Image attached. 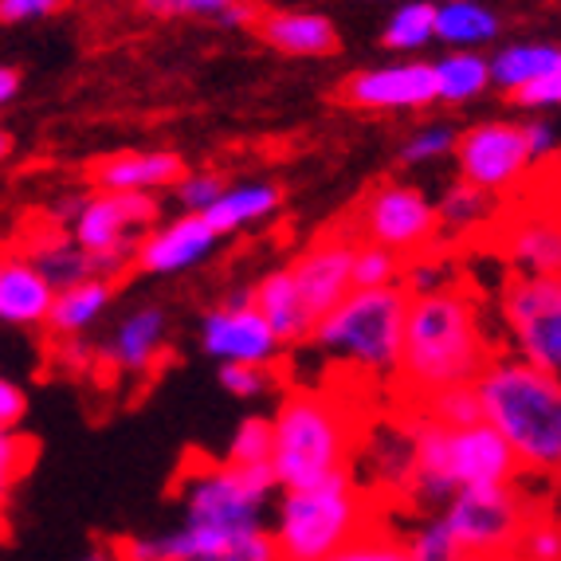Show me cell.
I'll list each match as a JSON object with an SVG mask.
<instances>
[{"mask_svg": "<svg viewBox=\"0 0 561 561\" xmlns=\"http://www.w3.org/2000/svg\"><path fill=\"white\" fill-rule=\"evenodd\" d=\"M491 346L495 342L483 327V310L459 283L412 295L397 369L404 404L424 401L451 385H476L495 357Z\"/></svg>", "mask_w": 561, "mask_h": 561, "instance_id": "1", "label": "cell"}, {"mask_svg": "<svg viewBox=\"0 0 561 561\" xmlns=\"http://www.w3.org/2000/svg\"><path fill=\"white\" fill-rule=\"evenodd\" d=\"M476 389L483 421L511 444L523 476L561 483V377L515 354H495Z\"/></svg>", "mask_w": 561, "mask_h": 561, "instance_id": "2", "label": "cell"}, {"mask_svg": "<svg viewBox=\"0 0 561 561\" xmlns=\"http://www.w3.org/2000/svg\"><path fill=\"white\" fill-rule=\"evenodd\" d=\"M404 424L412 436V468L401 499H409L428 515L448 503L456 491L523 479L511 444L486 421L451 428V424H436L404 404Z\"/></svg>", "mask_w": 561, "mask_h": 561, "instance_id": "3", "label": "cell"}, {"mask_svg": "<svg viewBox=\"0 0 561 561\" xmlns=\"http://www.w3.org/2000/svg\"><path fill=\"white\" fill-rule=\"evenodd\" d=\"M272 471L283 486H307L350 471L365 440L357 412L330 389L287 385L272 412Z\"/></svg>", "mask_w": 561, "mask_h": 561, "instance_id": "4", "label": "cell"}, {"mask_svg": "<svg viewBox=\"0 0 561 561\" xmlns=\"http://www.w3.org/2000/svg\"><path fill=\"white\" fill-rule=\"evenodd\" d=\"M409 302L412 295L401 283L354 287L314 322L307 346L342 374H354L362 381H397Z\"/></svg>", "mask_w": 561, "mask_h": 561, "instance_id": "5", "label": "cell"}, {"mask_svg": "<svg viewBox=\"0 0 561 561\" xmlns=\"http://www.w3.org/2000/svg\"><path fill=\"white\" fill-rule=\"evenodd\" d=\"M377 523L369 486L350 471L319 479L307 486H283L272 503L275 550L283 561H322L350 546L362 530Z\"/></svg>", "mask_w": 561, "mask_h": 561, "instance_id": "6", "label": "cell"}, {"mask_svg": "<svg viewBox=\"0 0 561 561\" xmlns=\"http://www.w3.org/2000/svg\"><path fill=\"white\" fill-rule=\"evenodd\" d=\"M51 216H56L51 225L67 228L94 255L99 275L106 279H122L126 272H134L138 240L165 220L161 193H106V188L56 201Z\"/></svg>", "mask_w": 561, "mask_h": 561, "instance_id": "7", "label": "cell"}, {"mask_svg": "<svg viewBox=\"0 0 561 561\" xmlns=\"http://www.w3.org/2000/svg\"><path fill=\"white\" fill-rule=\"evenodd\" d=\"M542 503H534L523 491V479L511 483H483L456 491L440 506V518L456 534L463 558H495V553H515L526 523Z\"/></svg>", "mask_w": 561, "mask_h": 561, "instance_id": "8", "label": "cell"}, {"mask_svg": "<svg viewBox=\"0 0 561 561\" xmlns=\"http://www.w3.org/2000/svg\"><path fill=\"white\" fill-rule=\"evenodd\" d=\"M495 307L506 354L561 377V275H511Z\"/></svg>", "mask_w": 561, "mask_h": 561, "instance_id": "9", "label": "cell"}, {"mask_svg": "<svg viewBox=\"0 0 561 561\" xmlns=\"http://www.w3.org/2000/svg\"><path fill=\"white\" fill-rule=\"evenodd\" d=\"M451 161H456V178L486 188L503 205L523 201L538 185V165H534L530 146H526L523 122L491 118L459 130Z\"/></svg>", "mask_w": 561, "mask_h": 561, "instance_id": "10", "label": "cell"}, {"mask_svg": "<svg viewBox=\"0 0 561 561\" xmlns=\"http://www.w3.org/2000/svg\"><path fill=\"white\" fill-rule=\"evenodd\" d=\"M350 232L357 240L381 243L401 260L424 255L440 243V216L436 201L412 181H377L362 197Z\"/></svg>", "mask_w": 561, "mask_h": 561, "instance_id": "11", "label": "cell"}, {"mask_svg": "<svg viewBox=\"0 0 561 561\" xmlns=\"http://www.w3.org/2000/svg\"><path fill=\"white\" fill-rule=\"evenodd\" d=\"M197 342H201V354L213 357L216 365H232V362L279 365V357L287 354V346H283V337L267 322V314L255 307L252 290L228 295L216 307H208L201 314Z\"/></svg>", "mask_w": 561, "mask_h": 561, "instance_id": "12", "label": "cell"}, {"mask_svg": "<svg viewBox=\"0 0 561 561\" xmlns=\"http://www.w3.org/2000/svg\"><path fill=\"white\" fill-rule=\"evenodd\" d=\"M491 248L503 255L511 275H561V208L526 193L491 232Z\"/></svg>", "mask_w": 561, "mask_h": 561, "instance_id": "13", "label": "cell"}, {"mask_svg": "<svg viewBox=\"0 0 561 561\" xmlns=\"http://www.w3.org/2000/svg\"><path fill=\"white\" fill-rule=\"evenodd\" d=\"M220 243H225V236L216 232L201 213H178L138 240L134 272L150 275V279H173V275L197 272L201 263H208L220 252Z\"/></svg>", "mask_w": 561, "mask_h": 561, "instance_id": "14", "label": "cell"}, {"mask_svg": "<svg viewBox=\"0 0 561 561\" xmlns=\"http://www.w3.org/2000/svg\"><path fill=\"white\" fill-rule=\"evenodd\" d=\"M342 106L377 114H404V111H428L440 103L436 94V67L432 64H393V67H369L342 79L334 91Z\"/></svg>", "mask_w": 561, "mask_h": 561, "instance_id": "15", "label": "cell"}, {"mask_svg": "<svg viewBox=\"0 0 561 561\" xmlns=\"http://www.w3.org/2000/svg\"><path fill=\"white\" fill-rule=\"evenodd\" d=\"M354 248H357V236L350 232V228H337V232L310 240L307 248L290 260V275L299 283L314 322L354 290Z\"/></svg>", "mask_w": 561, "mask_h": 561, "instance_id": "16", "label": "cell"}, {"mask_svg": "<svg viewBox=\"0 0 561 561\" xmlns=\"http://www.w3.org/2000/svg\"><path fill=\"white\" fill-rule=\"evenodd\" d=\"M169 354V314L158 302H134L114 319L99 357L118 377H153Z\"/></svg>", "mask_w": 561, "mask_h": 561, "instance_id": "17", "label": "cell"}, {"mask_svg": "<svg viewBox=\"0 0 561 561\" xmlns=\"http://www.w3.org/2000/svg\"><path fill=\"white\" fill-rule=\"evenodd\" d=\"M185 173V158L173 150H118L87 169L91 185L106 193H169Z\"/></svg>", "mask_w": 561, "mask_h": 561, "instance_id": "18", "label": "cell"}, {"mask_svg": "<svg viewBox=\"0 0 561 561\" xmlns=\"http://www.w3.org/2000/svg\"><path fill=\"white\" fill-rule=\"evenodd\" d=\"M56 302V287L28 255H0V327L44 330Z\"/></svg>", "mask_w": 561, "mask_h": 561, "instance_id": "19", "label": "cell"}, {"mask_svg": "<svg viewBox=\"0 0 561 561\" xmlns=\"http://www.w3.org/2000/svg\"><path fill=\"white\" fill-rule=\"evenodd\" d=\"M252 32L267 47L283 51V56L299 59H327L342 47L334 20H327L322 12H299V9H260Z\"/></svg>", "mask_w": 561, "mask_h": 561, "instance_id": "20", "label": "cell"}, {"mask_svg": "<svg viewBox=\"0 0 561 561\" xmlns=\"http://www.w3.org/2000/svg\"><path fill=\"white\" fill-rule=\"evenodd\" d=\"M503 201L491 197L486 188L456 178L440 197H436V216H440V240L448 243H476L491 240L495 225L503 220Z\"/></svg>", "mask_w": 561, "mask_h": 561, "instance_id": "21", "label": "cell"}, {"mask_svg": "<svg viewBox=\"0 0 561 561\" xmlns=\"http://www.w3.org/2000/svg\"><path fill=\"white\" fill-rule=\"evenodd\" d=\"M114 299H118V279H106V275H91L83 283L59 287L44 330L56 342H79L111 314Z\"/></svg>", "mask_w": 561, "mask_h": 561, "instance_id": "22", "label": "cell"}, {"mask_svg": "<svg viewBox=\"0 0 561 561\" xmlns=\"http://www.w3.org/2000/svg\"><path fill=\"white\" fill-rule=\"evenodd\" d=\"M255 307L267 314V322L275 327V334L283 337V346H307L314 334V314H310L307 299H302L299 283L290 275V263H279L272 272H263L252 287Z\"/></svg>", "mask_w": 561, "mask_h": 561, "instance_id": "23", "label": "cell"}, {"mask_svg": "<svg viewBox=\"0 0 561 561\" xmlns=\"http://www.w3.org/2000/svg\"><path fill=\"white\" fill-rule=\"evenodd\" d=\"M279 208H283V188L275 181H228L220 201L201 216L228 240V236H240L248 228L267 225Z\"/></svg>", "mask_w": 561, "mask_h": 561, "instance_id": "24", "label": "cell"}, {"mask_svg": "<svg viewBox=\"0 0 561 561\" xmlns=\"http://www.w3.org/2000/svg\"><path fill=\"white\" fill-rule=\"evenodd\" d=\"M24 255H28L39 272L51 279V287H56V290L99 275V263H94V255L87 252L83 243L67 232V228L51 225V220H47V228H39V232L28 236V252H24Z\"/></svg>", "mask_w": 561, "mask_h": 561, "instance_id": "25", "label": "cell"}, {"mask_svg": "<svg viewBox=\"0 0 561 561\" xmlns=\"http://www.w3.org/2000/svg\"><path fill=\"white\" fill-rule=\"evenodd\" d=\"M432 67H436V94L448 106L476 103L479 94H486V87L495 83L491 79V59H483L479 51H463V47H456L451 56L436 59Z\"/></svg>", "mask_w": 561, "mask_h": 561, "instance_id": "26", "label": "cell"}, {"mask_svg": "<svg viewBox=\"0 0 561 561\" xmlns=\"http://www.w3.org/2000/svg\"><path fill=\"white\" fill-rule=\"evenodd\" d=\"M499 36V16L476 0H448L436 9V39L463 51H476L479 44H491Z\"/></svg>", "mask_w": 561, "mask_h": 561, "instance_id": "27", "label": "cell"}, {"mask_svg": "<svg viewBox=\"0 0 561 561\" xmlns=\"http://www.w3.org/2000/svg\"><path fill=\"white\" fill-rule=\"evenodd\" d=\"M561 67V47H550V44H515V47H503L495 59H491V79L503 94L518 91L526 87L530 79L546 76Z\"/></svg>", "mask_w": 561, "mask_h": 561, "instance_id": "28", "label": "cell"}, {"mask_svg": "<svg viewBox=\"0 0 561 561\" xmlns=\"http://www.w3.org/2000/svg\"><path fill=\"white\" fill-rule=\"evenodd\" d=\"M456 141H459V130L451 126V122H424V126L404 134L401 150H397V161L409 169L440 165V161L456 158Z\"/></svg>", "mask_w": 561, "mask_h": 561, "instance_id": "29", "label": "cell"}, {"mask_svg": "<svg viewBox=\"0 0 561 561\" xmlns=\"http://www.w3.org/2000/svg\"><path fill=\"white\" fill-rule=\"evenodd\" d=\"M436 36V4L432 0H409L389 16L381 32V44L389 51H416Z\"/></svg>", "mask_w": 561, "mask_h": 561, "instance_id": "30", "label": "cell"}, {"mask_svg": "<svg viewBox=\"0 0 561 561\" xmlns=\"http://www.w3.org/2000/svg\"><path fill=\"white\" fill-rule=\"evenodd\" d=\"M220 377V389L236 401H263V397L283 393L287 385H283L279 365H252V362H232V365H220L216 369Z\"/></svg>", "mask_w": 561, "mask_h": 561, "instance_id": "31", "label": "cell"}, {"mask_svg": "<svg viewBox=\"0 0 561 561\" xmlns=\"http://www.w3.org/2000/svg\"><path fill=\"white\" fill-rule=\"evenodd\" d=\"M409 409H416L421 416L436 424H476L483 421V404H479V389L476 385H451V389H440V393L424 397V401H412Z\"/></svg>", "mask_w": 561, "mask_h": 561, "instance_id": "32", "label": "cell"}, {"mask_svg": "<svg viewBox=\"0 0 561 561\" xmlns=\"http://www.w3.org/2000/svg\"><path fill=\"white\" fill-rule=\"evenodd\" d=\"M404 538V550H409V561H463V550H459L456 534L448 530V523L440 518V511L424 515L416 526H409Z\"/></svg>", "mask_w": 561, "mask_h": 561, "instance_id": "33", "label": "cell"}, {"mask_svg": "<svg viewBox=\"0 0 561 561\" xmlns=\"http://www.w3.org/2000/svg\"><path fill=\"white\" fill-rule=\"evenodd\" d=\"M272 416H243L228 436L225 459L240 468H272Z\"/></svg>", "mask_w": 561, "mask_h": 561, "instance_id": "34", "label": "cell"}, {"mask_svg": "<svg viewBox=\"0 0 561 561\" xmlns=\"http://www.w3.org/2000/svg\"><path fill=\"white\" fill-rule=\"evenodd\" d=\"M518 561H561V511L538 506L515 546Z\"/></svg>", "mask_w": 561, "mask_h": 561, "instance_id": "35", "label": "cell"}, {"mask_svg": "<svg viewBox=\"0 0 561 561\" xmlns=\"http://www.w3.org/2000/svg\"><path fill=\"white\" fill-rule=\"evenodd\" d=\"M322 561H409V550H404V538L393 534L389 526H369L362 530L350 546H342L337 553Z\"/></svg>", "mask_w": 561, "mask_h": 561, "instance_id": "36", "label": "cell"}, {"mask_svg": "<svg viewBox=\"0 0 561 561\" xmlns=\"http://www.w3.org/2000/svg\"><path fill=\"white\" fill-rule=\"evenodd\" d=\"M404 260L381 243L357 240L354 248V287H389V283H401Z\"/></svg>", "mask_w": 561, "mask_h": 561, "instance_id": "37", "label": "cell"}, {"mask_svg": "<svg viewBox=\"0 0 561 561\" xmlns=\"http://www.w3.org/2000/svg\"><path fill=\"white\" fill-rule=\"evenodd\" d=\"M181 561H279V550H275L272 530H255V534H243V538L205 546V550L188 553Z\"/></svg>", "mask_w": 561, "mask_h": 561, "instance_id": "38", "label": "cell"}, {"mask_svg": "<svg viewBox=\"0 0 561 561\" xmlns=\"http://www.w3.org/2000/svg\"><path fill=\"white\" fill-rule=\"evenodd\" d=\"M225 188H228L225 173H213V169H188L185 178L169 188V197L178 201V213H208V208L220 201Z\"/></svg>", "mask_w": 561, "mask_h": 561, "instance_id": "39", "label": "cell"}, {"mask_svg": "<svg viewBox=\"0 0 561 561\" xmlns=\"http://www.w3.org/2000/svg\"><path fill=\"white\" fill-rule=\"evenodd\" d=\"M36 444L24 432H0V511H9L12 491L24 479V471L32 468Z\"/></svg>", "mask_w": 561, "mask_h": 561, "instance_id": "40", "label": "cell"}, {"mask_svg": "<svg viewBox=\"0 0 561 561\" xmlns=\"http://www.w3.org/2000/svg\"><path fill=\"white\" fill-rule=\"evenodd\" d=\"M506 103L518 106V111H530V114H546V111H561V67L546 71V76L530 79L526 87L506 94Z\"/></svg>", "mask_w": 561, "mask_h": 561, "instance_id": "41", "label": "cell"}, {"mask_svg": "<svg viewBox=\"0 0 561 561\" xmlns=\"http://www.w3.org/2000/svg\"><path fill=\"white\" fill-rule=\"evenodd\" d=\"M523 134H526V146H530V158H534V165H538V173L550 169L553 161L561 158V126L553 118L530 114V118H523Z\"/></svg>", "mask_w": 561, "mask_h": 561, "instance_id": "42", "label": "cell"}, {"mask_svg": "<svg viewBox=\"0 0 561 561\" xmlns=\"http://www.w3.org/2000/svg\"><path fill=\"white\" fill-rule=\"evenodd\" d=\"M448 267L444 260H436V252H424V255H412L404 260V272H401V287L409 295H428V290H440L448 287Z\"/></svg>", "mask_w": 561, "mask_h": 561, "instance_id": "43", "label": "cell"}, {"mask_svg": "<svg viewBox=\"0 0 561 561\" xmlns=\"http://www.w3.org/2000/svg\"><path fill=\"white\" fill-rule=\"evenodd\" d=\"M24 421H28V393L0 374V432H20Z\"/></svg>", "mask_w": 561, "mask_h": 561, "instance_id": "44", "label": "cell"}, {"mask_svg": "<svg viewBox=\"0 0 561 561\" xmlns=\"http://www.w3.org/2000/svg\"><path fill=\"white\" fill-rule=\"evenodd\" d=\"M71 0H0V24H24L64 12Z\"/></svg>", "mask_w": 561, "mask_h": 561, "instance_id": "45", "label": "cell"}, {"mask_svg": "<svg viewBox=\"0 0 561 561\" xmlns=\"http://www.w3.org/2000/svg\"><path fill=\"white\" fill-rule=\"evenodd\" d=\"M236 0H169L161 16H220Z\"/></svg>", "mask_w": 561, "mask_h": 561, "instance_id": "46", "label": "cell"}, {"mask_svg": "<svg viewBox=\"0 0 561 561\" xmlns=\"http://www.w3.org/2000/svg\"><path fill=\"white\" fill-rule=\"evenodd\" d=\"M530 193H538V197L550 201L553 208H561V158L553 161L550 169H542V173H538V185H534Z\"/></svg>", "mask_w": 561, "mask_h": 561, "instance_id": "47", "label": "cell"}, {"mask_svg": "<svg viewBox=\"0 0 561 561\" xmlns=\"http://www.w3.org/2000/svg\"><path fill=\"white\" fill-rule=\"evenodd\" d=\"M20 94V71L16 67H0V111Z\"/></svg>", "mask_w": 561, "mask_h": 561, "instance_id": "48", "label": "cell"}, {"mask_svg": "<svg viewBox=\"0 0 561 561\" xmlns=\"http://www.w3.org/2000/svg\"><path fill=\"white\" fill-rule=\"evenodd\" d=\"M76 561H122V553H118V546H114V542H94V546H87Z\"/></svg>", "mask_w": 561, "mask_h": 561, "instance_id": "49", "label": "cell"}, {"mask_svg": "<svg viewBox=\"0 0 561 561\" xmlns=\"http://www.w3.org/2000/svg\"><path fill=\"white\" fill-rule=\"evenodd\" d=\"M12 158V134L9 130H0V165Z\"/></svg>", "mask_w": 561, "mask_h": 561, "instance_id": "50", "label": "cell"}, {"mask_svg": "<svg viewBox=\"0 0 561 561\" xmlns=\"http://www.w3.org/2000/svg\"><path fill=\"white\" fill-rule=\"evenodd\" d=\"M463 561H518L515 553H495V558H463Z\"/></svg>", "mask_w": 561, "mask_h": 561, "instance_id": "51", "label": "cell"}, {"mask_svg": "<svg viewBox=\"0 0 561 561\" xmlns=\"http://www.w3.org/2000/svg\"><path fill=\"white\" fill-rule=\"evenodd\" d=\"M0 542H4V511H0Z\"/></svg>", "mask_w": 561, "mask_h": 561, "instance_id": "52", "label": "cell"}, {"mask_svg": "<svg viewBox=\"0 0 561 561\" xmlns=\"http://www.w3.org/2000/svg\"><path fill=\"white\" fill-rule=\"evenodd\" d=\"M279 561H283V558H279Z\"/></svg>", "mask_w": 561, "mask_h": 561, "instance_id": "53", "label": "cell"}]
</instances>
